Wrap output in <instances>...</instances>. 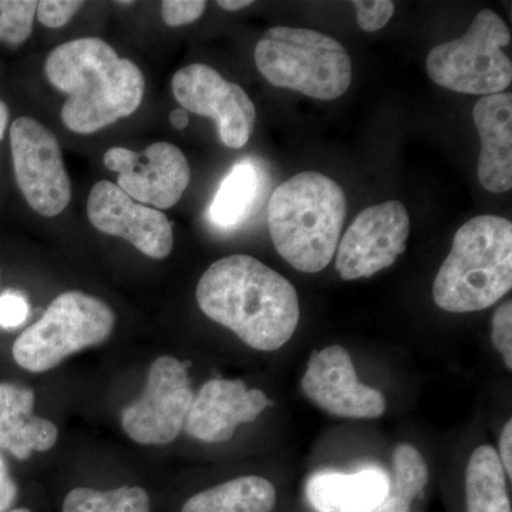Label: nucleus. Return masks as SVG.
I'll return each mask as SVG.
<instances>
[{
    "label": "nucleus",
    "mask_w": 512,
    "mask_h": 512,
    "mask_svg": "<svg viewBox=\"0 0 512 512\" xmlns=\"http://www.w3.org/2000/svg\"><path fill=\"white\" fill-rule=\"evenodd\" d=\"M197 301L208 318L262 352L286 345L301 318L291 282L249 255H231L212 264L198 282Z\"/></svg>",
    "instance_id": "nucleus-1"
},
{
    "label": "nucleus",
    "mask_w": 512,
    "mask_h": 512,
    "mask_svg": "<svg viewBox=\"0 0 512 512\" xmlns=\"http://www.w3.org/2000/svg\"><path fill=\"white\" fill-rule=\"evenodd\" d=\"M46 79L67 94L64 126L77 134H93L143 103L146 80L131 60L99 37L70 40L52 50L45 63Z\"/></svg>",
    "instance_id": "nucleus-2"
},
{
    "label": "nucleus",
    "mask_w": 512,
    "mask_h": 512,
    "mask_svg": "<svg viewBox=\"0 0 512 512\" xmlns=\"http://www.w3.org/2000/svg\"><path fill=\"white\" fill-rule=\"evenodd\" d=\"M346 211L345 191L332 178L296 174L269 198L268 228L276 251L298 271H322L336 254Z\"/></svg>",
    "instance_id": "nucleus-3"
},
{
    "label": "nucleus",
    "mask_w": 512,
    "mask_h": 512,
    "mask_svg": "<svg viewBox=\"0 0 512 512\" xmlns=\"http://www.w3.org/2000/svg\"><path fill=\"white\" fill-rule=\"evenodd\" d=\"M512 288V224L497 215H480L454 235L453 247L433 286L443 311H483Z\"/></svg>",
    "instance_id": "nucleus-4"
},
{
    "label": "nucleus",
    "mask_w": 512,
    "mask_h": 512,
    "mask_svg": "<svg viewBox=\"0 0 512 512\" xmlns=\"http://www.w3.org/2000/svg\"><path fill=\"white\" fill-rule=\"evenodd\" d=\"M255 63L272 86L312 99H339L352 82L348 50L333 37L311 29H269L256 43Z\"/></svg>",
    "instance_id": "nucleus-5"
},
{
    "label": "nucleus",
    "mask_w": 512,
    "mask_h": 512,
    "mask_svg": "<svg viewBox=\"0 0 512 512\" xmlns=\"http://www.w3.org/2000/svg\"><path fill=\"white\" fill-rule=\"evenodd\" d=\"M116 315L106 302L84 292H64L13 345L16 363L29 372L55 369L66 357L106 342Z\"/></svg>",
    "instance_id": "nucleus-6"
},
{
    "label": "nucleus",
    "mask_w": 512,
    "mask_h": 512,
    "mask_svg": "<svg viewBox=\"0 0 512 512\" xmlns=\"http://www.w3.org/2000/svg\"><path fill=\"white\" fill-rule=\"evenodd\" d=\"M511 33L503 19L483 9L460 39L441 43L427 56V73L434 83L456 93L493 96L512 82V64L503 47Z\"/></svg>",
    "instance_id": "nucleus-7"
},
{
    "label": "nucleus",
    "mask_w": 512,
    "mask_h": 512,
    "mask_svg": "<svg viewBox=\"0 0 512 512\" xmlns=\"http://www.w3.org/2000/svg\"><path fill=\"white\" fill-rule=\"evenodd\" d=\"M10 150L16 183L30 208L47 218L62 214L72 200V183L52 131L19 117L10 127Z\"/></svg>",
    "instance_id": "nucleus-8"
},
{
    "label": "nucleus",
    "mask_w": 512,
    "mask_h": 512,
    "mask_svg": "<svg viewBox=\"0 0 512 512\" xmlns=\"http://www.w3.org/2000/svg\"><path fill=\"white\" fill-rule=\"evenodd\" d=\"M194 402L187 366L171 356L158 357L148 372L140 399L123 410L121 426L144 446H164L177 439Z\"/></svg>",
    "instance_id": "nucleus-9"
},
{
    "label": "nucleus",
    "mask_w": 512,
    "mask_h": 512,
    "mask_svg": "<svg viewBox=\"0 0 512 512\" xmlns=\"http://www.w3.org/2000/svg\"><path fill=\"white\" fill-rule=\"evenodd\" d=\"M171 86L175 100L187 113L215 120L225 146H247L255 128L256 110L241 86L228 82L217 70L202 63L178 70Z\"/></svg>",
    "instance_id": "nucleus-10"
},
{
    "label": "nucleus",
    "mask_w": 512,
    "mask_h": 512,
    "mask_svg": "<svg viewBox=\"0 0 512 512\" xmlns=\"http://www.w3.org/2000/svg\"><path fill=\"white\" fill-rule=\"evenodd\" d=\"M409 234V212L402 202L386 201L366 208L338 245L336 271L345 281H355L389 268L406 251Z\"/></svg>",
    "instance_id": "nucleus-11"
},
{
    "label": "nucleus",
    "mask_w": 512,
    "mask_h": 512,
    "mask_svg": "<svg viewBox=\"0 0 512 512\" xmlns=\"http://www.w3.org/2000/svg\"><path fill=\"white\" fill-rule=\"evenodd\" d=\"M104 165L119 175L117 185L128 197L156 210L173 208L191 181L190 164L173 144H151L141 153L113 147L104 154Z\"/></svg>",
    "instance_id": "nucleus-12"
},
{
    "label": "nucleus",
    "mask_w": 512,
    "mask_h": 512,
    "mask_svg": "<svg viewBox=\"0 0 512 512\" xmlns=\"http://www.w3.org/2000/svg\"><path fill=\"white\" fill-rule=\"evenodd\" d=\"M87 215L94 228L126 239L150 258L164 259L173 251V227L163 212L134 201L111 181L94 185L87 201Z\"/></svg>",
    "instance_id": "nucleus-13"
},
{
    "label": "nucleus",
    "mask_w": 512,
    "mask_h": 512,
    "mask_svg": "<svg viewBox=\"0 0 512 512\" xmlns=\"http://www.w3.org/2000/svg\"><path fill=\"white\" fill-rule=\"evenodd\" d=\"M302 389L313 403L333 416L377 419L386 410L383 394L359 382L343 346H329L312 353Z\"/></svg>",
    "instance_id": "nucleus-14"
},
{
    "label": "nucleus",
    "mask_w": 512,
    "mask_h": 512,
    "mask_svg": "<svg viewBox=\"0 0 512 512\" xmlns=\"http://www.w3.org/2000/svg\"><path fill=\"white\" fill-rule=\"evenodd\" d=\"M271 406L262 390L247 389L241 380H210L194 397L184 429L204 443H224L239 424L252 423Z\"/></svg>",
    "instance_id": "nucleus-15"
},
{
    "label": "nucleus",
    "mask_w": 512,
    "mask_h": 512,
    "mask_svg": "<svg viewBox=\"0 0 512 512\" xmlns=\"http://www.w3.org/2000/svg\"><path fill=\"white\" fill-rule=\"evenodd\" d=\"M481 138L478 180L484 190L501 194L512 187V94L481 97L473 111Z\"/></svg>",
    "instance_id": "nucleus-16"
},
{
    "label": "nucleus",
    "mask_w": 512,
    "mask_h": 512,
    "mask_svg": "<svg viewBox=\"0 0 512 512\" xmlns=\"http://www.w3.org/2000/svg\"><path fill=\"white\" fill-rule=\"evenodd\" d=\"M390 478L377 467L356 473L320 471L306 483L309 503L318 512H373L389 491Z\"/></svg>",
    "instance_id": "nucleus-17"
},
{
    "label": "nucleus",
    "mask_w": 512,
    "mask_h": 512,
    "mask_svg": "<svg viewBox=\"0 0 512 512\" xmlns=\"http://www.w3.org/2000/svg\"><path fill=\"white\" fill-rule=\"evenodd\" d=\"M35 393L25 387L0 384V448L19 460L55 446L59 430L52 421L33 414Z\"/></svg>",
    "instance_id": "nucleus-18"
},
{
    "label": "nucleus",
    "mask_w": 512,
    "mask_h": 512,
    "mask_svg": "<svg viewBox=\"0 0 512 512\" xmlns=\"http://www.w3.org/2000/svg\"><path fill=\"white\" fill-rule=\"evenodd\" d=\"M276 490L262 477H238L194 495L181 512H271Z\"/></svg>",
    "instance_id": "nucleus-19"
},
{
    "label": "nucleus",
    "mask_w": 512,
    "mask_h": 512,
    "mask_svg": "<svg viewBox=\"0 0 512 512\" xmlns=\"http://www.w3.org/2000/svg\"><path fill=\"white\" fill-rule=\"evenodd\" d=\"M467 512H511L505 471L494 447L480 446L466 471Z\"/></svg>",
    "instance_id": "nucleus-20"
},
{
    "label": "nucleus",
    "mask_w": 512,
    "mask_h": 512,
    "mask_svg": "<svg viewBox=\"0 0 512 512\" xmlns=\"http://www.w3.org/2000/svg\"><path fill=\"white\" fill-rule=\"evenodd\" d=\"M259 191L258 168L251 161H239L222 180L208 217L218 228H237L247 220Z\"/></svg>",
    "instance_id": "nucleus-21"
},
{
    "label": "nucleus",
    "mask_w": 512,
    "mask_h": 512,
    "mask_svg": "<svg viewBox=\"0 0 512 512\" xmlns=\"http://www.w3.org/2000/svg\"><path fill=\"white\" fill-rule=\"evenodd\" d=\"M393 473L386 497L373 512H410L413 501L429 481L426 460L412 444H400L394 450Z\"/></svg>",
    "instance_id": "nucleus-22"
},
{
    "label": "nucleus",
    "mask_w": 512,
    "mask_h": 512,
    "mask_svg": "<svg viewBox=\"0 0 512 512\" xmlns=\"http://www.w3.org/2000/svg\"><path fill=\"white\" fill-rule=\"evenodd\" d=\"M63 512H150V498L140 487L111 491L76 488L67 494Z\"/></svg>",
    "instance_id": "nucleus-23"
},
{
    "label": "nucleus",
    "mask_w": 512,
    "mask_h": 512,
    "mask_svg": "<svg viewBox=\"0 0 512 512\" xmlns=\"http://www.w3.org/2000/svg\"><path fill=\"white\" fill-rule=\"evenodd\" d=\"M35 0H0V42L19 46L32 35Z\"/></svg>",
    "instance_id": "nucleus-24"
},
{
    "label": "nucleus",
    "mask_w": 512,
    "mask_h": 512,
    "mask_svg": "<svg viewBox=\"0 0 512 512\" xmlns=\"http://www.w3.org/2000/svg\"><path fill=\"white\" fill-rule=\"evenodd\" d=\"M359 28L365 32H377L393 18L394 3L390 0H359L353 2Z\"/></svg>",
    "instance_id": "nucleus-25"
},
{
    "label": "nucleus",
    "mask_w": 512,
    "mask_h": 512,
    "mask_svg": "<svg viewBox=\"0 0 512 512\" xmlns=\"http://www.w3.org/2000/svg\"><path fill=\"white\" fill-rule=\"evenodd\" d=\"M83 6L80 0H42L37 2V19L46 28H63Z\"/></svg>",
    "instance_id": "nucleus-26"
},
{
    "label": "nucleus",
    "mask_w": 512,
    "mask_h": 512,
    "mask_svg": "<svg viewBox=\"0 0 512 512\" xmlns=\"http://www.w3.org/2000/svg\"><path fill=\"white\" fill-rule=\"evenodd\" d=\"M207 8L204 0H164L161 3V16L165 25L171 28L190 25L201 18Z\"/></svg>",
    "instance_id": "nucleus-27"
},
{
    "label": "nucleus",
    "mask_w": 512,
    "mask_h": 512,
    "mask_svg": "<svg viewBox=\"0 0 512 512\" xmlns=\"http://www.w3.org/2000/svg\"><path fill=\"white\" fill-rule=\"evenodd\" d=\"M494 348L503 356L505 366L512 369V303L511 301L498 306L493 318L491 333Z\"/></svg>",
    "instance_id": "nucleus-28"
},
{
    "label": "nucleus",
    "mask_w": 512,
    "mask_h": 512,
    "mask_svg": "<svg viewBox=\"0 0 512 512\" xmlns=\"http://www.w3.org/2000/svg\"><path fill=\"white\" fill-rule=\"evenodd\" d=\"M30 308L25 295L6 291L0 295V328L16 329L29 318Z\"/></svg>",
    "instance_id": "nucleus-29"
},
{
    "label": "nucleus",
    "mask_w": 512,
    "mask_h": 512,
    "mask_svg": "<svg viewBox=\"0 0 512 512\" xmlns=\"http://www.w3.org/2000/svg\"><path fill=\"white\" fill-rule=\"evenodd\" d=\"M16 498V485L13 483L6 468L5 461L0 457V512L10 508Z\"/></svg>",
    "instance_id": "nucleus-30"
},
{
    "label": "nucleus",
    "mask_w": 512,
    "mask_h": 512,
    "mask_svg": "<svg viewBox=\"0 0 512 512\" xmlns=\"http://www.w3.org/2000/svg\"><path fill=\"white\" fill-rule=\"evenodd\" d=\"M512 420H508L505 424L503 433L500 439V457L501 466L505 471V476L511 478L512 476Z\"/></svg>",
    "instance_id": "nucleus-31"
},
{
    "label": "nucleus",
    "mask_w": 512,
    "mask_h": 512,
    "mask_svg": "<svg viewBox=\"0 0 512 512\" xmlns=\"http://www.w3.org/2000/svg\"><path fill=\"white\" fill-rule=\"evenodd\" d=\"M170 123L175 130H185L190 124V116L184 109L173 110L170 113Z\"/></svg>",
    "instance_id": "nucleus-32"
},
{
    "label": "nucleus",
    "mask_w": 512,
    "mask_h": 512,
    "mask_svg": "<svg viewBox=\"0 0 512 512\" xmlns=\"http://www.w3.org/2000/svg\"><path fill=\"white\" fill-rule=\"evenodd\" d=\"M251 0H220L218 6L228 12H237V10L248 8L251 6Z\"/></svg>",
    "instance_id": "nucleus-33"
},
{
    "label": "nucleus",
    "mask_w": 512,
    "mask_h": 512,
    "mask_svg": "<svg viewBox=\"0 0 512 512\" xmlns=\"http://www.w3.org/2000/svg\"><path fill=\"white\" fill-rule=\"evenodd\" d=\"M9 123V109L2 100H0V140L5 137L6 127Z\"/></svg>",
    "instance_id": "nucleus-34"
},
{
    "label": "nucleus",
    "mask_w": 512,
    "mask_h": 512,
    "mask_svg": "<svg viewBox=\"0 0 512 512\" xmlns=\"http://www.w3.org/2000/svg\"><path fill=\"white\" fill-rule=\"evenodd\" d=\"M10 512H30L29 510H25V508H19V510H13Z\"/></svg>",
    "instance_id": "nucleus-35"
}]
</instances>
